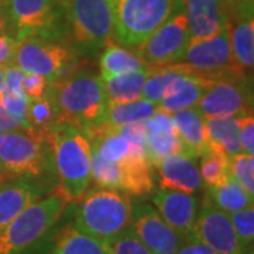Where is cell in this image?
<instances>
[{"label":"cell","instance_id":"6da1fadb","mask_svg":"<svg viewBox=\"0 0 254 254\" xmlns=\"http://www.w3.org/2000/svg\"><path fill=\"white\" fill-rule=\"evenodd\" d=\"M58 185L53 193L66 203L79 200L91 184L92 144L76 127L57 123L48 133Z\"/></svg>","mask_w":254,"mask_h":254},{"label":"cell","instance_id":"7a4b0ae2","mask_svg":"<svg viewBox=\"0 0 254 254\" xmlns=\"http://www.w3.org/2000/svg\"><path fill=\"white\" fill-rule=\"evenodd\" d=\"M50 83V93L58 109V123H66L82 131L102 120L108 96L100 76L72 73Z\"/></svg>","mask_w":254,"mask_h":254},{"label":"cell","instance_id":"3957f363","mask_svg":"<svg viewBox=\"0 0 254 254\" xmlns=\"http://www.w3.org/2000/svg\"><path fill=\"white\" fill-rule=\"evenodd\" d=\"M131 218L133 206L127 193L98 188L86 190L79 199L73 226L105 242L128 229Z\"/></svg>","mask_w":254,"mask_h":254},{"label":"cell","instance_id":"277c9868","mask_svg":"<svg viewBox=\"0 0 254 254\" xmlns=\"http://www.w3.org/2000/svg\"><path fill=\"white\" fill-rule=\"evenodd\" d=\"M68 203L55 193L33 202L0 230V254H20L54 226Z\"/></svg>","mask_w":254,"mask_h":254},{"label":"cell","instance_id":"5b68a950","mask_svg":"<svg viewBox=\"0 0 254 254\" xmlns=\"http://www.w3.org/2000/svg\"><path fill=\"white\" fill-rule=\"evenodd\" d=\"M174 0H112L115 36L127 47L143 44L170 16Z\"/></svg>","mask_w":254,"mask_h":254},{"label":"cell","instance_id":"8992f818","mask_svg":"<svg viewBox=\"0 0 254 254\" xmlns=\"http://www.w3.org/2000/svg\"><path fill=\"white\" fill-rule=\"evenodd\" d=\"M73 41L82 48L106 47L115 34L112 0H61Z\"/></svg>","mask_w":254,"mask_h":254},{"label":"cell","instance_id":"52a82bcc","mask_svg":"<svg viewBox=\"0 0 254 254\" xmlns=\"http://www.w3.org/2000/svg\"><path fill=\"white\" fill-rule=\"evenodd\" d=\"M50 143L47 133L33 127L0 133V170L17 177L44 173Z\"/></svg>","mask_w":254,"mask_h":254},{"label":"cell","instance_id":"ba28073f","mask_svg":"<svg viewBox=\"0 0 254 254\" xmlns=\"http://www.w3.org/2000/svg\"><path fill=\"white\" fill-rule=\"evenodd\" d=\"M190 40L184 0H174L170 16L143 44L137 47V55L148 68L181 63Z\"/></svg>","mask_w":254,"mask_h":254},{"label":"cell","instance_id":"9c48e42d","mask_svg":"<svg viewBox=\"0 0 254 254\" xmlns=\"http://www.w3.org/2000/svg\"><path fill=\"white\" fill-rule=\"evenodd\" d=\"M73 61V54L64 46L48 38L27 36L17 38L13 64L24 73L41 75L53 82L61 78Z\"/></svg>","mask_w":254,"mask_h":254},{"label":"cell","instance_id":"30bf717a","mask_svg":"<svg viewBox=\"0 0 254 254\" xmlns=\"http://www.w3.org/2000/svg\"><path fill=\"white\" fill-rule=\"evenodd\" d=\"M196 108L205 119L252 115V93L247 78L227 73L212 79Z\"/></svg>","mask_w":254,"mask_h":254},{"label":"cell","instance_id":"8fae6325","mask_svg":"<svg viewBox=\"0 0 254 254\" xmlns=\"http://www.w3.org/2000/svg\"><path fill=\"white\" fill-rule=\"evenodd\" d=\"M181 63L190 66L192 72L206 79H216L227 73L242 75L233 63L229 24L210 38L190 40Z\"/></svg>","mask_w":254,"mask_h":254},{"label":"cell","instance_id":"7c38bea8","mask_svg":"<svg viewBox=\"0 0 254 254\" xmlns=\"http://www.w3.org/2000/svg\"><path fill=\"white\" fill-rule=\"evenodd\" d=\"M9 6L17 38H48L57 34L58 21L63 16L61 0H9Z\"/></svg>","mask_w":254,"mask_h":254},{"label":"cell","instance_id":"4fadbf2b","mask_svg":"<svg viewBox=\"0 0 254 254\" xmlns=\"http://www.w3.org/2000/svg\"><path fill=\"white\" fill-rule=\"evenodd\" d=\"M190 239L208 246L216 254H243L246 250L237 239L229 215L206 200L196 215Z\"/></svg>","mask_w":254,"mask_h":254},{"label":"cell","instance_id":"5bb4252c","mask_svg":"<svg viewBox=\"0 0 254 254\" xmlns=\"http://www.w3.org/2000/svg\"><path fill=\"white\" fill-rule=\"evenodd\" d=\"M130 227L153 254H175L182 245V237L148 205L137 209Z\"/></svg>","mask_w":254,"mask_h":254},{"label":"cell","instance_id":"9a60e30c","mask_svg":"<svg viewBox=\"0 0 254 254\" xmlns=\"http://www.w3.org/2000/svg\"><path fill=\"white\" fill-rule=\"evenodd\" d=\"M145 131V153L151 165L157 167L170 155H184V147L177 134L171 113L157 109L143 122Z\"/></svg>","mask_w":254,"mask_h":254},{"label":"cell","instance_id":"2e32d148","mask_svg":"<svg viewBox=\"0 0 254 254\" xmlns=\"http://www.w3.org/2000/svg\"><path fill=\"white\" fill-rule=\"evenodd\" d=\"M153 202L168 226L173 227L182 239H190L198 215L196 198L180 190H160L154 195Z\"/></svg>","mask_w":254,"mask_h":254},{"label":"cell","instance_id":"e0dca14e","mask_svg":"<svg viewBox=\"0 0 254 254\" xmlns=\"http://www.w3.org/2000/svg\"><path fill=\"white\" fill-rule=\"evenodd\" d=\"M190 40L216 36L229 24L226 0H184Z\"/></svg>","mask_w":254,"mask_h":254},{"label":"cell","instance_id":"ac0fdd59","mask_svg":"<svg viewBox=\"0 0 254 254\" xmlns=\"http://www.w3.org/2000/svg\"><path fill=\"white\" fill-rule=\"evenodd\" d=\"M177 134L184 147V155L188 158H196L208 150V130L206 119L200 110L193 106L180 110L171 115Z\"/></svg>","mask_w":254,"mask_h":254},{"label":"cell","instance_id":"d6986e66","mask_svg":"<svg viewBox=\"0 0 254 254\" xmlns=\"http://www.w3.org/2000/svg\"><path fill=\"white\" fill-rule=\"evenodd\" d=\"M155 168L158 170L161 190H180L192 195L202 187L199 170L185 155H170Z\"/></svg>","mask_w":254,"mask_h":254},{"label":"cell","instance_id":"ffe728a7","mask_svg":"<svg viewBox=\"0 0 254 254\" xmlns=\"http://www.w3.org/2000/svg\"><path fill=\"white\" fill-rule=\"evenodd\" d=\"M229 34L233 63L237 71L249 79L254 66L253 14L229 16Z\"/></svg>","mask_w":254,"mask_h":254},{"label":"cell","instance_id":"44dd1931","mask_svg":"<svg viewBox=\"0 0 254 254\" xmlns=\"http://www.w3.org/2000/svg\"><path fill=\"white\" fill-rule=\"evenodd\" d=\"M43 190L24 178L0 185V230L33 202L41 199Z\"/></svg>","mask_w":254,"mask_h":254},{"label":"cell","instance_id":"7402d4cb","mask_svg":"<svg viewBox=\"0 0 254 254\" xmlns=\"http://www.w3.org/2000/svg\"><path fill=\"white\" fill-rule=\"evenodd\" d=\"M212 79L190 72L174 82L167 91L163 100L158 103V109L167 113H175L180 110L193 108L199 103Z\"/></svg>","mask_w":254,"mask_h":254},{"label":"cell","instance_id":"603a6c76","mask_svg":"<svg viewBox=\"0 0 254 254\" xmlns=\"http://www.w3.org/2000/svg\"><path fill=\"white\" fill-rule=\"evenodd\" d=\"M237 116L206 119L208 148L225 154L229 158L242 153Z\"/></svg>","mask_w":254,"mask_h":254},{"label":"cell","instance_id":"cb8c5ba5","mask_svg":"<svg viewBox=\"0 0 254 254\" xmlns=\"http://www.w3.org/2000/svg\"><path fill=\"white\" fill-rule=\"evenodd\" d=\"M148 72L150 68L143 71L102 78L108 100L115 103H126V102L140 99Z\"/></svg>","mask_w":254,"mask_h":254},{"label":"cell","instance_id":"d4e9b609","mask_svg":"<svg viewBox=\"0 0 254 254\" xmlns=\"http://www.w3.org/2000/svg\"><path fill=\"white\" fill-rule=\"evenodd\" d=\"M157 109H158L157 105L143 98L126 102V103H115V102L108 100L100 122L112 127L123 126L128 123H136V122H144L148 118H151V115Z\"/></svg>","mask_w":254,"mask_h":254},{"label":"cell","instance_id":"484cf974","mask_svg":"<svg viewBox=\"0 0 254 254\" xmlns=\"http://www.w3.org/2000/svg\"><path fill=\"white\" fill-rule=\"evenodd\" d=\"M190 72L192 71L190 66H187L182 63L171 64V65L160 66V68H150L141 98L154 103L158 108V103L163 100L165 93L171 88L174 82Z\"/></svg>","mask_w":254,"mask_h":254},{"label":"cell","instance_id":"4316f807","mask_svg":"<svg viewBox=\"0 0 254 254\" xmlns=\"http://www.w3.org/2000/svg\"><path fill=\"white\" fill-rule=\"evenodd\" d=\"M205 200L227 215L253 206V196L246 193L245 190L235 181L230 174L223 184L208 188Z\"/></svg>","mask_w":254,"mask_h":254},{"label":"cell","instance_id":"83f0119b","mask_svg":"<svg viewBox=\"0 0 254 254\" xmlns=\"http://www.w3.org/2000/svg\"><path fill=\"white\" fill-rule=\"evenodd\" d=\"M99 65L100 73H102L100 78L148 69L144 61L136 53H131L125 47L110 44V43L105 47L102 53Z\"/></svg>","mask_w":254,"mask_h":254},{"label":"cell","instance_id":"f1b7e54d","mask_svg":"<svg viewBox=\"0 0 254 254\" xmlns=\"http://www.w3.org/2000/svg\"><path fill=\"white\" fill-rule=\"evenodd\" d=\"M54 254H108L105 242L86 235L75 226H66L57 239Z\"/></svg>","mask_w":254,"mask_h":254},{"label":"cell","instance_id":"f546056e","mask_svg":"<svg viewBox=\"0 0 254 254\" xmlns=\"http://www.w3.org/2000/svg\"><path fill=\"white\" fill-rule=\"evenodd\" d=\"M26 119L30 127L48 133L58 123V109L53 98L46 95L40 99L28 100Z\"/></svg>","mask_w":254,"mask_h":254},{"label":"cell","instance_id":"4dcf8cb0","mask_svg":"<svg viewBox=\"0 0 254 254\" xmlns=\"http://www.w3.org/2000/svg\"><path fill=\"white\" fill-rule=\"evenodd\" d=\"M229 157L222 153L213 151L208 148L200 155V180L208 187H218L226 181L230 170H229Z\"/></svg>","mask_w":254,"mask_h":254},{"label":"cell","instance_id":"1f68e13d","mask_svg":"<svg viewBox=\"0 0 254 254\" xmlns=\"http://www.w3.org/2000/svg\"><path fill=\"white\" fill-rule=\"evenodd\" d=\"M91 178L105 190H120V168L116 163L106 161L92 148Z\"/></svg>","mask_w":254,"mask_h":254},{"label":"cell","instance_id":"d6a6232c","mask_svg":"<svg viewBox=\"0 0 254 254\" xmlns=\"http://www.w3.org/2000/svg\"><path fill=\"white\" fill-rule=\"evenodd\" d=\"M229 170L246 193L254 196V155L245 153L233 155L229 160Z\"/></svg>","mask_w":254,"mask_h":254},{"label":"cell","instance_id":"836d02e7","mask_svg":"<svg viewBox=\"0 0 254 254\" xmlns=\"http://www.w3.org/2000/svg\"><path fill=\"white\" fill-rule=\"evenodd\" d=\"M105 247L108 254H153L137 237L131 227L118 236L105 240Z\"/></svg>","mask_w":254,"mask_h":254},{"label":"cell","instance_id":"e575fe53","mask_svg":"<svg viewBox=\"0 0 254 254\" xmlns=\"http://www.w3.org/2000/svg\"><path fill=\"white\" fill-rule=\"evenodd\" d=\"M230 223L242 246L247 249L253 246L254 240V209L253 206L229 213Z\"/></svg>","mask_w":254,"mask_h":254},{"label":"cell","instance_id":"d590c367","mask_svg":"<svg viewBox=\"0 0 254 254\" xmlns=\"http://www.w3.org/2000/svg\"><path fill=\"white\" fill-rule=\"evenodd\" d=\"M240 148L245 154L254 155V119L253 115L237 116Z\"/></svg>","mask_w":254,"mask_h":254},{"label":"cell","instance_id":"8d00e7d4","mask_svg":"<svg viewBox=\"0 0 254 254\" xmlns=\"http://www.w3.org/2000/svg\"><path fill=\"white\" fill-rule=\"evenodd\" d=\"M48 91H50V81L47 78L34 73H24L23 92L28 100L44 98L46 95H48Z\"/></svg>","mask_w":254,"mask_h":254},{"label":"cell","instance_id":"74e56055","mask_svg":"<svg viewBox=\"0 0 254 254\" xmlns=\"http://www.w3.org/2000/svg\"><path fill=\"white\" fill-rule=\"evenodd\" d=\"M23 79L24 72L18 68L17 65H9L6 66L3 85H1V95H20L23 92Z\"/></svg>","mask_w":254,"mask_h":254},{"label":"cell","instance_id":"f35d334b","mask_svg":"<svg viewBox=\"0 0 254 254\" xmlns=\"http://www.w3.org/2000/svg\"><path fill=\"white\" fill-rule=\"evenodd\" d=\"M0 105L14 118L27 122L26 116H27L28 99L24 93H20V95H1L0 93Z\"/></svg>","mask_w":254,"mask_h":254},{"label":"cell","instance_id":"ab89813d","mask_svg":"<svg viewBox=\"0 0 254 254\" xmlns=\"http://www.w3.org/2000/svg\"><path fill=\"white\" fill-rule=\"evenodd\" d=\"M16 46H17V38L9 36L0 23V65L3 66L13 65Z\"/></svg>","mask_w":254,"mask_h":254},{"label":"cell","instance_id":"60d3db41","mask_svg":"<svg viewBox=\"0 0 254 254\" xmlns=\"http://www.w3.org/2000/svg\"><path fill=\"white\" fill-rule=\"evenodd\" d=\"M26 127H30L26 120L14 118L0 105V131H11V130L26 128Z\"/></svg>","mask_w":254,"mask_h":254},{"label":"cell","instance_id":"b9f144b4","mask_svg":"<svg viewBox=\"0 0 254 254\" xmlns=\"http://www.w3.org/2000/svg\"><path fill=\"white\" fill-rule=\"evenodd\" d=\"M254 0H226L229 16H245L253 14Z\"/></svg>","mask_w":254,"mask_h":254},{"label":"cell","instance_id":"7bdbcfd3","mask_svg":"<svg viewBox=\"0 0 254 254\" xmlns=\"http://www.w3.org/2000/svg\"><path fill=\"white\" fill-rule=\"evenodd\" d=\"M175 254H216L212 249H209L208 246L200 243L198 240L188 239V242L185 245H181V247L177 250Z\"/></svg>","mask_w":254,"mask_h":254},{"label":"cell","instance_id":"ee69618b","mask_svg":"<svg viewBox=\"0 0 254 254\" xmlns=\"http://www.w3.org/2000/svg\"><path fill=\"white\" fill-rule=\"evenodd\" d=\"M4 71H6V66L0 65V91H1V85H3V78H4Z\"/></svg>","mask_w":254,"mask_h":254},{"label":"cell","instance_id":"f6af8a7d","mask_svg":"<svg viewBox=\"0 0 254 254\" xmlns=\"http://www.w3.org/2000/svg\"><path fill=\"white\" fill-rule=\"evenodd\" d=\"M243 254H254L253 253V246H250V247H247L245 252H243Z\"/></svg>","mask_w":254,"mask_h":254},{"label":"cell","instance_id":"bcb514c9","mask_svg":"<svg viewBox=\"0 0 254 254\" xmlns=\"http://www.w3.org/2000/svg\"><path fill=\"white\" fill-rule=\"evenodd\" d=\"M0 133H1V131H0Z\"/></svg>","mask_w":254,"mask_h":254}]
</instances>
